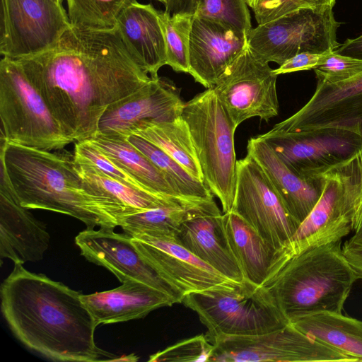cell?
<instances>
[{"label": "cell", "mask_w": 362, "mask_h": 362, "mask_svg": "<svg viewBox=\"0 0 362 362\" xmlns=\"http://www.w3.org/2000/svg\"><path fill=\"white\" fill-rule=\"evenodd\" d=\"M13 60L74 141L93 138L109 106L153 79L116 29L94 31L70 26L52 47Z\"/></svg>", "instance_id": "obj_1"}, {"label": "cell", "mask_w": 362, "mask_h": 362, "mask_svg": "<svg viewBox=\"0 0 362 362\" xmlns=\"http://www.w3.org/2000/svg\"><path fill=\"white\" fill-rule=\"evenodd\" d=\"M82 293L14 264L0 288L1 310L13 335L55 361H104L94 339L98 327Z\"/></svg>", "instance_id": "obj_2"}, {"label": "cell", "mask_w": 362, "mask_h": 362, "mask_svg": "<svg viewBox=\"0 0 362 362\" xmlns=\"http://www.w3.org/2000/svg\"><path fill=\"white\" fill-rule=\"evenodd\" d=\"M1 141V168L22 206L71 216L87 228L118 226L76 170L74 155Z\"/></svg>", "instance_id": "obj_3"}, {"label": "cell", "mask_w": 362, "mask_h": 362, "mask_svg": "<svg viewBox=\"0 0 362 362\" xmlns=\"http://www.w3.org/2000/svg\"><path fill=\"white\" fill-rule=\"evenodd\" d=\"M341 243L295 255L274 252L260 286L289 322L320 312L341 313L358 278Z\"/></svg>", "instance_id": "obj_4"}, {"label": "cell", "mask_w": 362, "mask_h": 362, "mask_svg": "<svg viewBox=\"0 0 362 362\" xmlns=\"http://www.w3.org/2000/svg\"><path fill=\"white\" fill-rule=\"evenodd\" d=\"M182 117L188 126L205 185L220 200L223 213L231 211L235 191L237 127L212 88L185 103Z\"/></svg>", "instance_id": "obj_5"}, {"label": "cell", "mask_w": 362, "mask_h": 362, "mask_svg": "<svg viewBox=\"0 0 362 362\" xmlns=\"http://www.w3.org/2000/svg\"><path fill=\"white\" fill-rule=\"evenodd\" d=\"M181 303L197 314L211 341L219 336L263 334L290 322L262 286L247 280L191 293Z\"/></svg>", "instance_id": "obj_6"}, {"label": "cell", "mask_w": 362, "mask_h": 362, "mask_svg": "<svg viewBox=\"0 0 362 362\" xmlns=\"http://www.w3.org/2000/svg\"><path fill=\"white\" fill-rule=\"evenodd\" d=\"M0 118L1 140L7 143L51 151L74 142L19 64L4 57L0 62Z\"/></svg>", "instance_id": "obj_7"}, {"label": "cell", "mask_w": 362, "mask_h": 362, "mask_svg": "<svg viewBox=\"0 0 362 362\" xmlns=\"http://www.w3.org/2000/svg\"><path fill=\"white\" fill-rule=\"evenodd\" d=\"M359 153L321 175L322 190L319 200L278 251L298 255L341 241L352 231L353 206L361 177Z\"/></svg>", "instance_id": "obj_8"}, {"label": "cell", "mask_w": 362, "mask_h": 362, "mask_svg": "<svg viewBox=\"0 0 362 362\" xmlns=\"http://www.w3.org/2000/svg\"><path fill=\"white\" fill-rule=\"evenodd\" d=\"M339 25L333 7L303 8L252 28L247 45L257 59L280 66L302 52H333Z\"/></svg>", "instance_id": "obj_9"}, {"label": "cell", "mask_w": 362, "mask_h": 362, "mask_svg": "<svg viewBox=\"0 0 362 362\" xmlns=\"http://www.w3.org/2000/svg\"><path fill=\"white\" fill-rule=\"evenodd\" d=\"M210 362L360 361L305 334L291 323L269 332L219 336Z\"/></svg>", "instance_id": "obj_10"}, {"label": "cell", "mask_w": 362, "mask_h": 362, "mask_svg": "<svg viewBox=\"0 0 362 362\" xmlns=\"http://www.w3.org/2000/svg\"><path fill=\"white\" fill-rule=\"evenodd\" d=\"M0 53L18 59L52 47L71 26L62 4L53 0H1Z\"/></svg>", "instance_id": "obj_11"}, {"label": "cell", "mask_w": 362, "mask_h": 362, "mask_svg": "<svg viewBox=\"0 0 362 362\" xmlns=\"http://www.w3.org/2000/svg\"><path fill=\"white\" fill-rule=\"evenodd\" d=\"M258 136L291 170L306 178L319 177L362 151V135L340 128L293 132L271 129Z\"/></svg>", "instance_id": "obj_12"}, {"label": "cell", "mask_w": 362, "mask_h": 362, "mask_svg": "<svg viewBox=\"0 0 362 362\" xmlns=\"http://www.w3.org/2000/svg\"><path fill=\"white\" fill-rule=\"evenodd\" d=\"M231 211L248 223L274 251L290 240L300 225L260 165L248 154L236 162Z\"/></svg>", "instance_id": "obj_13"}, {"label": "cell", "mask_w": 362, "mask_h": 362, "mask_svg": "<svg viewBox=\"0 0 362 362\" xmlns=\"http://www.w3.org/2000/svg\"><path fill=\"white\" fill-rule=\"evenodd\" d=\"M276 78L269 63L257 59L247 47L211 88L238 127L252 117L267 122L277 116Z\"/></svg>", "instance_id": "obj_14"}, {"label": "cell", "mask_w": 362, "mask_h": 362, "mask_svg": "<svg viewBox=\"0 0 362 362\" xmlns=\"http://www.w3.org/2000/svg\"><path fill=\"white\" fill-rule=\"evenodd\" d=\"M132 240L143 259L169 286L178 298L194 292L242 283L223 276L203 262L178 240L176 233H145Z\"/></svg>", "instance_id": "obj_15"}, {"label": "cell", "mask_w": 362, "mask_h": 362, "mask_svg": "<svg viewBox=\"0 0 362 362\" xmlns=\"http://www.w3.org/2000/svg\"><path fill=\"white\" fill-rule=\"evenodd\" d=\"M325 128L344 129L362 135V74L333 84L317 80L308 103L272 129L293 132Z\"/></svg>", "instance_id": "obj_16"}, {"label": "cell", "mask_w": 362, "mask_h": 362, "mask_svg": "<svg viewBox=\"0 0 362 362\" xmlns=\"http://www.w3.org/2000/svg\"><path fill=\"white\" fill-rule=\"evenodd\" d=\"M114 228H87L75 238L81 254L88 261L102 266L124 283L135 280L180 300L169 286L143 259L136 249L132 237L117 233Z\"/></svg>", "instance_id": "obj_17"}, {"label": "cell", "mask_w": 362, "mask_h": 362, "mask_svg": "<svg viewBox=\"0 0 362 362\" xmlns=\"http://www.w3.org/2000/svg\"><path fill=\"white\" fill-rule=\"evenodd\" d=\"M184 105L173 83L153 78L109 106L100 119L98 132L127 136L143 122L168 121L181 116Z\"/></svg>", "instance_id": "obj_18"}, {"label": "cell", "mask_w": 362, "mask_h": 362, "mask_svg": "<svg viewBox=\"0 0 362 362\" xmlns=\"http://www.w3.org/2000/svg\"><path fill=\"white\" fill-rule=\"evenodd\" d=\"M247 35L221 23L193 16L189 38V72L211 88L248 47Z\"/></svg>", "instance_id": "obj_19"}, {"label": "cell", "mask_w": 362, "mask_h": 362, "mask_svg": "<svg viewBox=\"0 0 362 362\" xmlns=\"http://www.w3.org/2000/svg\"><path fill=\"white\" fill-rule=\"evenodd\" d=\"M46 226L22 206L1 168L0 256L23 264L43 259L49 245Z\"/></svg>", "instance_id": "obj_20"}, {"label": "cell", "mask_w": 362, "mask_h": 362, "mask_svg": "<svg viewBox=\"0 0 362 362\" xmlns=\"http://www.w3.org/2000/svg\"><path fill=\"white\" fill-rule=\"evenodd\" d=\"M221 216L214 199L205 201L189 213L181 224L177 238L203 262L227 278L242 283V272L224 239Z\"/></svg>", "instance_id": "obj_21"}, {"label": "cell", "mask_w": 362, "mask_h": 362, "mask_svg": "<svg viewBox=\"0 0 362 362\" xmlns=\"http://www.w3.org/2000/svg\"><path fill=\"white\" fill-rule=\"evenodd\" d=\"M247 154L260 165L288 212L300 223L320 197L321 175L315 178L298 175L258 135L248 140Z\"/></svg>", "instance_id": "obj_22"}, {"label": "cell", "mask_w": 362, "mask_h": 362, "mask_svg": "<svg viewBox=\"0 0 362 362\" xmlns=\"http://www.w3.org/2000/svg\"><path fill=\"white\" fill-rule=\"evenodd\" d=\"M81 299L99 325L140 319L177 300L144 283L130 280L105 291L81 294Z\"/></svg>", "instance_id": "obj_23"}, {"label": "cell", "mask_w": 362, "mask_h": 362, "mask_svg": "<svg viewBox=\"0 0 362 362\" xmlns=\"http://www.w3.org/2000/svg\"><path fill=\"white\" fill-rule=\"evenodd\" d=\"M116 30L129 52L153 78L166 64L164 30L160 11L136 0L120 15Z\"/></svg>", "instance_id": "obj_24"}, {"label": "cell", "mask_w": 362, "mask_h": 362, "mask_svg": "<svg viewBox=\"0 0 362 362\" xmlns=\"http://www.w3.org/2000/svg\"><path fill=\"white\" fill-rule=\"evenodd\" d=\"M74 168L90 190L106 204L110 214L117 221L123 216L143 210L176 203L197 202L158 197L121 182L96 168L75 159Z\"/></svg>", "instance_id": "obj_25"}, {"label": "cell", "mask_w": 362, "mask_h": 362, "mask_svg": "<svg viewBox=\"0 0 362 362\" xmlns=\"http://www.w3.org/2000/svg\"><path fill=\"white\" fill-rule=\"evenodd\" d=\"M221 227L226 245L240 269L244 280L260 285L275 251L233 211L222 214Z\"/></svg>", "instance_id": "obj_26"}, {"label": "cell", "mask_w": 362, "mask_h": 362, "mask_svg": "<svg viewBox=\"0 0 362 362\" xmlns=\"http://www.w3.org/2000/svg\"><path fill=\"white\" fill-rule=\"evenodd\" d=\"M89 140L148 192L167 199H187L176 193L161 170L126 136L97 132Z\"/></svg>", "instance_id": "obj_27"}, {"label": "cell", "mask_w": 362, "mask_h": 362, "mask_svg": "<svg viewBox=\"0 0 362 362\" xmlns=\"http://www.w3.org/2000/svg\"><path fill=\"white\" fill-rule=\"evenodd\" d=\"M305 334L362 361V321L341 313L320 312L290 321Z\"/></svg>", "instance_id": "obj_28"}, {"label": "cell", "mask_w": 362, "mask_h": 362, "mask_svg": "<svg viewBox=\"0 0 362 362\" xmlns=\"http://www.w3.org/2000/svg\"><path fill=\"white\" fill-rule=\"evenodd\" d=\"M130 134L141 137L158 147L192 175L204 182L190 132L182 115L168 121L143 122Z\"/></svg>", "instance_id": "obj_29"}, {"label": "cell", "mask_w": 362, "mask_h": 362, "mask_svg": "<svg viewBox=\"0 0 362 362\" xmlns=\"http://www.w3.org/2000/svg\"><path fill=\"white\" fill-rule=\"evenodd\" d=\"M126 137L161 170L179 196L192 201L214 199L212 192L204 182L192 175L158 147L134 134Z\"/></svg>", "instance_id": "obj_30"}, {"label": "cell", "mask_w": 362, "mask_h": 362, "mask_svg": "<svg viewBox=\"0 0 362 362\" xmlns=\"http://www.w3.org/2000/svg\"><path fill=\"white\" fill-rule=\"evenodd\" d=\"M205 201L176 203L127 214L117 220L118 226L130 236L145 233L177 234L189 213Z\"/></svg>", "instance_id": "obj_31"}, {"label": "cell", "mask_w": 362, "mask_h": 362, "mask_svg": "<svg viewBox=\"0 0 362 362\" xmlns=\"http://www.w3.org/2000/svg\"><path fill=\"white\" fill-rule=\"evenodd\" d=\"M71 26L94 31L117 28L123 11L136 0H66Z\"/></svg>", "instance_id": "obj_32"}, {"label": "cell", "mask_w": 362, "mask_h": 362, "mask_svg": "<svg viewBox=\"0 0 362 362\" xmlns=\"http://www.w3.org/2000/svg\"><path fill=\"white\" fill-rule=\"evenodd\" d=\"M166 52V64L177 72H189V38L194 15L160 11Z\"/></svg>", "instance_id": "obj_33"}, {"label": "cell", "mask_w": 362, "mask_h": 362, "mask_svg": "<svg viewBox=\"0 0 362 362\" xmlns=\"http://www.w3.org/2000/svg\"><path fill=\"white\" fill-rule=\"evenodd\" d=\"M245 0H198L194 16L217 21L249 35L251 16Z\"/></svg>", "instance_id": "obj_34"}, {"label": "cell", "mask_w": 362, "mask_h": 362, "mask_svg": "<svg viewBox=\"0 0 362 362\" xmlns=\"http://www.w3.org/2000/svg\"><path fill=\"white\" fill-rule=\"evenodd\" d=\"M214 344L206 334H199L177 342L151 356L148 361L210 362Z\"/></svg>", "instance_id": "obj_35"}, {"label": "cell", "mask_w": 362, "mask_h": 362, "mask_svg": "<svg viewBox=\"0 0 362 362\" xmlns=\"http://www.w3.org/2000/svg\"><path fill=\"white\" fill-rule=\"evenodd\" d=\"M74 158L76 160L96 168L105 175L121 182L148 192L134 177L113 163L110 158L89 139L76 141L74 147Z\"/></svg>", "instance_id": "obj_36"}, {"label": "cell", "mask_w": 362, "mask_h": 362, "mask_svg": "<svg viewBox=\"0 0 362 362\" xmlns=\"http://www.w3.org/2000/svg\"><path fill=\"white\" fill-rule=\"evenodd\" d=\"M258 24L303 8L334 7L336 0H245Z\"/></svg>", "instance_id": "obj_37"}, {"label": "cell", "mask_w": 362, "mask_h": 362, "mask_svg": "<svg viewBox=\"0 0 362 362\" xmlns=\"http://www.w3.org/2000/svg\"><path fill=\"white\" fill-rule=\"evenodd\" d=\"M317 80L329 84L349 81L362 74V59L329 52L313 69Z\"/></svg>", "instance_id": "obj_38"}, {"label": "cell", "mask_w": 362, "mask_h": 362, "mask_svg": "<svg viewBox=\"0 0 362 362\" xmlns=\"http://www.w3.org/2000/svg\"><path fill=\"white\" fill-rule=\"evenodd\" d=\"M328 54L302 52L286 60L279 68L274 69V71L278 76L298 71L314 69L323 62Z\"/></svg>", "instance_id": "obj_39"}, {"label": "cell", "mask_w": 362, "mask_h": 362, "mask_svg": "<svg viewBox=\"0 0 362 362\" xmlns=\"http://www.w3.org/2000/svg\"><path fill=\"white\" fill-rule=\"evenodd\" d=\"M342 250L358 279H362V238L353 236L345 242Z\"/></svg>", "instance_id": "obj_40"}, {"label": "cell", "mask_w": 362, "mask_h": 362, "mask_svg": "<svg viewBox=\"0 0 362 362\" xmlns=\"http://www.w3.org/2000/svg\"><path fill=\"white\" fill-rule=\"evenodd\" d=\"M360 166V182L356 195L352 211V231L354 236L362 238V151L358 155Z\"/></svg>", "instance_id": "obj_41"}, {"label": "cell", "mask_w": 362, "mask_h": 362, "mask_svg": "<svg viewBox=\"0 0 362 362\" xmlns=\"http://www.w3.org/2000/svg\"><path fill=\"white\" fill-rule=\"evenodd\" d=\"M198 0H166L164 4L165 11L173 15L175 13H189L194 15Z\"/></svg>", "instance_id": "obj_42"}, {"label": "cell", "mask_w": 362, "mask_h": 362, "mask_svg": "<svg viewBox=\"0 0 362 362\" xmlns=\"http://www.w3.org/2000/svg\"><path fill=\"white\" fill-rule=\"evenodd\" d=\"M334 52L339 54L362 59V34L357 37L346 40Z\"/></svg>", "instance_id": "obj_43"}, {"label": "cell", "mask_w": 362, "mask_h": 362, "mask_svg": "<svg viewBox=\"0 0 362 362\" xmlns=\"http://www.w3.org/2000/svg\"><path fill=\"white\" fill-rule=\"evenodd\" d=\"M53 1H56L57 3H59V4H62V2H63L64 0H53Z\"/></svg>", "instance_id": "obj_44"}, {"label": "cell", "mask_w": 362, "mask_h": 362, "mask_svg": "<svg viewBox=\"0 0 362 362\" xmlns=\"http://www.w3.org/2000/svg\"><path fill=\"white\" fill-rule=\"evenodd\" d=\"M165 4L166 0H156Z\"/></svg>", "instance_id": "obj_45"}]
</instances>
